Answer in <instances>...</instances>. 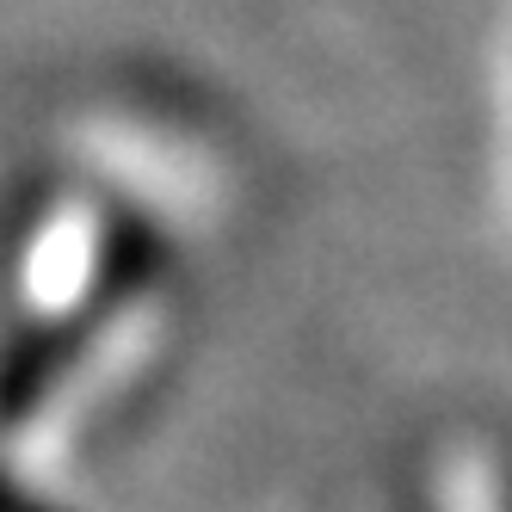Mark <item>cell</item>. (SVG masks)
I'll list each match as a JSON object with an SVG mask.
<instances>
[{
	"mask_svg": "<svg viewBox=\"0 0 512 512\" xmlns=\"http://www.w3.org/2000/svg\"><path fill=\"white\" fill-rule=\"evenodd\" d=\"M81 327H87V315L38 321V327H25V334L0 352V420H19L31 401L56 383V371H62V364L75 358V346H81Z\"/></svg>",
	"mask_w": 512,
	"mask_h": 512,
	"instance_id": "1",
	"label": "cell"
},
{
	"mask_svg": "<svg viewBox=\"0 0 512 512\" xmlns=\"http://www.w3.org/2000/svg\"><path fill=\"white\" fill-rule=\"evenodd\" d=\"M0 512H50V506H38L31 494H19V488L7 482V475H0Z\"/></svg>",
	"mask_w": 512,
	"mask_h": 512,
	"instance_id": "2",
	"label": "cell"
}]
</instances>
